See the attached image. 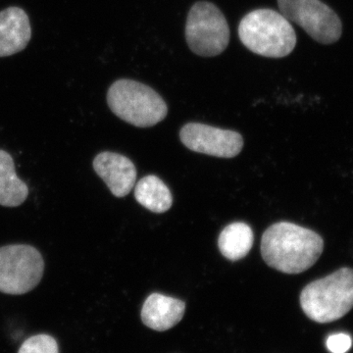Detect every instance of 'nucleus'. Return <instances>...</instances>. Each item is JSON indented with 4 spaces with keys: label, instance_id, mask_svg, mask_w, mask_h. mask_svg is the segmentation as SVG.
<instances>
[{
    "label": "nucleus",
    "instance_id": "nucleus-1",
    "mask_svg": "<svg viewBox=\"0 0 353 353\" xmlns=\"http://www.w3.org/2000/svg\"><path fill=\"white\" fill-rule=\"evenodd\" d=\"M323 248L324 241L319 234L289 222L272 225L261 240L264 261L285 274L308 270L321 256Z\"/></svg>",
    "mask_w": 353,
    "mask_h": 353
},
{
    "label": "nucleus",
    "instance_id": "nucleus-2",
    "mask_svg": "<svg viewBox=\"0 0 353 353\" xmlns=\"http://www.w3.org/2000/svg\"><path fill=\"white\" fill-rule=\"evenodd\" d=\"M239 37L246 48L268 58L288 57L296 48L294 28L282 13L256 9L246 14L239 25Z\"/></svg>",
    "mask_w": 353,
    "mask_h": 353
},
{
    "label": "nucleus",
    "instance_id": "nucleus-3",
    "mask_svg": "<svg viewBox=\"0 0 353 353\" xmlns=\"http://www.w3.org/2000/svg\"><path fill=\"white\" fill-rule=\"evenodd\" d=\"M301 304L313 321L341 319L353 308V269L345 267L306 285L301 292Z\"/></svg>",
    "mask_w": 353,
    "mask_h": 353
},
{
    "label": "nucleus",
    "instance_id": "nucleus-4",
    "mask_svg": "<svg viewBox=\"0 0 353 353\" xmlns=\"http://www.w3.org/2000/svg\"><path fill=\"white\" fill-rule=\"evenodd\" d=\"M108 103L118 118L139 128L154 126L168 113L166 102L153 88L129 79L110 85Z\"/></svg>",
    "mask_w": 353,
    "mask_h": 353
},
{
    "label": "nucleus",
    "instance_id": "nucleus-5",
    "mask_svg": "<svg viewBox=\"0 0 353 353\" xmlns=\"http://www.w3.org/2000/svg\"><path fill=\"white\" fill-rule=\"evenodd\" d=\"M185 41L194 54L214 57L230 43L226 17L215 4L199 1L190 8L185 24Z\"/></svg>",
    "mask_w": 353,
    "mask_h": 353
},
{
    "label": "nucleus",
    "instance_id": "nucleus-6",
    "mask_svg": "<svg viewBox=\"0 0 353 353\" xmlns=\"http://www.w3.org/2000/svg\"><path fill=\"white\" fill-rule=\"evenodd\" d=\"M43 271V256L34 246L0 248V292L13 296L27 294L39 284Z\"/></svg>",
    "mask_w": 353,
    "mask_h": 353
},
{
    "label": "nucleus",
    "instance_id": "nucleus-7",
    "mask_svg": "<svg viewBox=\"0 0 353 353\" xmlns=\"http://www.w3.org/2000/svg\"><path fill=\"white\" fill-rule=\"evenodd\" d=\"M278 6L290 22L303 28L318 43L332 44L340 39V18L320 0H278Z\"/></svg>",
    "mask_w": 353,
    "mask_h": 353
},
{
    "label": "nucleus",
    "instance_id": "nucleus-8",
    "mask_svg": "<svg viewBox=\"0 0 353 353\" xmlns=\"http://www.w3.org/2000/svg\"><path fill=\"white\" fill-rule=\"evenodd\" d=\"M181 141L194 152L222 158L236 157L243 150V139L239 132L189 123L181 130Z\"/></svg>",
    "mask_w": 353,
    "mask_h": 353
},
{
    "label": "nucleus",
    "instance_id": "nucleus-9",
    "mask_svg": "<svg viewBox=\"0 0 353 353\" xmlns=\"http://www.w3.org/2000/svg\"><path fill=\"white\" fill-rule=\"evenodd\" d=\"M94 169L116 197L128 196L136 183V167L129 158L119 153H99L94 158Z\"/></svg>",
    "mask_w": 353,
    "mask_h": 353
},
{
    "label": "nucleus",
    "instance_id": "nucleus-10",
    "mask_svg": "<svg viewBox=\"0 0 353 353\" xmlns=\"http://www.w3.org/2000/svg\"><path fill=\"white\" fill-rule=\"evenodd\" d=\"M31 37L29 17L22 8L9 7L0 12V57L25 50Z\"/></svg>",
    "mask_w": 353,
    "mask_h": 353
},
{
    "label": "nucleus",
    "instance_id": "nucleus-11",
    "mask_svg": "<svg viewBox=\"0 0 353 353\" xmlns=\"http://www.w3.org/2000/svg\"><path fill=\"white\" fill-rule=\"evenodd\" d=\"M185 304L174 297L152 294L141 309V320L148 328L164 332L173 328L185 314Z\"/></svg>",
    "mask_w": 353,
    "mask_h": 353
},
{
    "label": "nucleus",
    "instance_id": "nucleus-12",
    "mask_svg": "<svg viewBox=\"0 0 353 353\" xmlns=\"http://www.w3.org/2000/svg\"><path fill=\"white\" fill-rule=\"evenodd\" d=\"M29 196V189L16 174L13 158L0 150V205L17 208Z\"/></svg>",
    "mask_w": 353,
    "mask_h": 353
},
{
    "label": "nucleus",
    "instance_id": "nucleus-13",
    "mask_svg": "<svg viewBox=\"0 0 353 353\" xmlns=\"http://www.w3.org/2000/svg\"><path fill=\"white\" fill-rule=\"evenodd\" d=\"M253 245L252 228L243 222L230 224L223 230L218 246L223 256L231 261H238L248 255Z\"/></svg>",
    "mask_w": 353,
    "mask_h": 353
},
{
    "label": "nucleus",
    "instance_id": "nucleus-14",
    "mask_svg": "<svg viewBox=\"0 0 353 353\" xmlns=\"http://www.w3.org/2000/svg\"><path fill=\"white\" fill-rule=\"evenodd\" d=\"M134 197L143 208L154 213H163L171 208L172 194L167 185L157 176L141 179L134 188Z\"/></svg>",
    "mask_w": 353,
    "mask_h": 353
},
{
    "label": "nucleus",
    "instance_id": "nucleus-15",
    "mask_svg": "<svg viewBox=\"0 0 353 353\" xmlns=\"http://www.w3.org/2000/svg\"><path fill=\"white\" fill-rule=\"evenodd\" d=\"M18 353H59V347L54 338L41 334L26 340Z\"/></svg>",
    "mask_w": 353,
    "mask_h": 353
},
{
    "label": "nucleus",
    "instance_id": "nucleus-16",
    "mask_svg": "<svg viewBox=\"0 0 353 353\" xmlns=\"http://www.w3.org/2000/svg\"><path fill=\"white\" fill-rule=\"evenodd\" d=\"M327 347L332 353H347L352 345V340L347 334H334L327 340Z\"/></svg>",
    "mask_w": 353,
    "mask_h": 353
}]
</instances>
